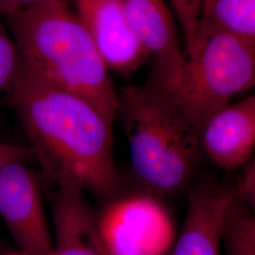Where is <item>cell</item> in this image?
Segmentation results:
<instances>
[{
	"mask_svg": "<svg viewBox=\"0 0 255 255\" xmlns=\"http://www.w3.org/2000/svg\"><path fill=\"white\" fill-rule=\"evenodd\" d=\"M53 255V253H52V254H51V255Z\"/></svg>",
	"mask_w": 255,
	"mask_h": 255,
	"instance_id": "obj_23",
	"label": "cell"
},
{
	"mask_svg": "<svg viewBox=\"0 0 255 255\" xmlns=\"http://www.w3.org/2000/svg\"><path fill=\"white\" fill-rule=\"evenodd\" d=\"M7 92L32 155L51 182L98 196L116 189L113 125L93 103L47 81L21 59Z\"/></svg>",
	"mask_w": 255,
	"mask_h": 255,
	"instance_id": "obj_1",
	"label": "cell"
},
{
	"mask_svg": "<svg viewBox=\"0 0 255 255\" xmlns=\"http://www.w3.org/2000/svg\"><path fill=\"white\" fill-rule=\"evenodd\" d=\"M1 247H2V245H1V243H0V250H1Z\"/></svg>",
	"mask_w": 255,
	"mask_h": 255,
	"instance_id": "obj_22",
	"label": "cell"
},
{
	"mask_svg": "<svg viewBox=\"0 0 255 255\" xmlns=\"http://www.w3.org/2000/svg\"><path fill=\"white\" fill-rule=\"evenodd\" d=\"M182 34L184 53L195 45L203 18L202 0H165Z\"/></svg>",
	"mask_w": 255,
	"mask_h": 255,
	"instance_id": "obj_14",
	"label": "cell"
},
{
	"mask_svg": "<svg viewBox=\"0 0 255 255\" xmlns=\"http://www.w3.org/2000/svg\"><path fill=\"white\" fill-rule=\"evenodd\" d=\"M3 255H25L24 254H22V253H8V254H4Z\"/></svg>",
	"mask_w": 255,
	"mask_h": 255,
	"instance_id": "obj_21",
	"label": "cell"
},
{
	"mask_svg": "<svg viewBox=\"0 0 255 255\" xmlns=\"http://www.w3.org/2000/svg\"><path fill=\"white\" fill-rule=\"evenodd\" d=\"M30 157H33V155L29 147L0 142V174L10 163L15 161H26Z\"/></svg>",
	"mask_w": 255,
	"mask_h": 255,
	"instance_id": "obj_16",
	"label": "cell"
},
{
	"mask_svg": "<svg viewBox=\"0 0 255 255\" xmlns=\"http://www.w3.org/2000/svg\"><path fill=\"white\" fill-rule=\"evenodd\" d=\"M217 1H218V0H202L203 18L208 15V13H209L210 10L212 9V7L214 6V4H215Z\"/></svg>",
	"mask_w": 255,
	"mask_h": 255,
	"instance_id": "obj_20",
	"label": "cell"
},
{
	"mask_svg": "<svg viewBox=\"0 0 255 255\" xmlns=\"http://www.w3.org/2000/svg\"><path fill=\"white\" fill-rule=\"evenodd\" d=\"M72 2L110 72L127 77L150 59L129 23L124 0Z\"/></svg>",
	"mask_w": 255,
	"mask_h": 255,
	"instance_id": "obj_7",
	"label": "cell"
},
{
	"mask_svg": "<svg viewBox=\"0 0 255 255\" xmlns=\"http://www.w3.org/2000/svg\"><path fill=\"white\" fill-rule=\"evenodd\" d=\"M237 186L211 180L188 192L182 227L167 255H224L223 241Z\"/></svg>",
	"mask_w": 255,
	"mask_h": 255,
	"instance_id": "obj_8",
	"label": "cell"
},
{
	"mask_svg": "<svg viewBox=\"0 0 255 255\" xmlns=\"http://www.w3.org/2000/svg\"><path fill=\"white\" fill-rule=\"evenodd\" d=\"M26 161L8 164L0 174V218L25 255H49L53 238L36 177Z\"/></svg>",
	"mask_w": 255,
	"mask_h": 255,
	"instance_id": "obj_6",
	"label": "cell"
},
{
	"mask_svg": "<svg viewBox=\"0 0 255 255\" xmlns=\"http://www.w3.org/2000/svg\"><path fill=\"white\" fill-rule=\"evenodd\" d=\"M19 62L16 45L0 24V93L8 91L18 69Z\"/></svg>",
	"mask_w": 255,
	"mask_h": 255,
	"instance_id": "obj_15",
	"label": "cell"
},
{
	"mask_svg": "<svg viewBox=\"0 0 255 255\" xmlns=\"http://www.w3.org/2000/svg\"><path fill=\"white\" fill-rule=\"evenodd\" d=\"M255 186V153L251 159V161L246 164L244 174L237 184V188L244 189Z\"/></svg>",
	"mask_w": 255,
	"mask_h": 255,
	"instance_id": "obj_18",
	"label": "cell"
},
{
	"mask_svg": "<svg viewBox=\"0 0 255 255\" xmlns=\"http://www.w3.org/2000/svg\"><path fill=\"white\" fill-rule=\"evenodd\" d=\"M204 18L231 32L255 40V0H218Z\"/></svg>",
	"mask_w": 255,
	"mask_h": 255,
	"instance_id": "obj_13",
	"label": "cell"
},
{
	"mask_svg": "<svg viewBox=\"0 0 255 255\" xmlns=\"http://www.w3.org/2000/svg\"><path fill=\"white\" fill-rule=\"evenodd\" d=\"M97 219L110 255H167L178 235L164 198L142 188L111 201Z\"/></svg>",
	"mask_w": 255,
	"mask_h": 255,
	"instance_id": "obj_5",
	"label": "cell"
},
{
	"mask_svg": "<svg viewBox=\"0 0 255 255\" xmlns=\"http://www.w3.org/2000/svg\"><path fill=\"white\" fill-rule=\"evenodd\" d=\"M224 255H255V221L239 197L229 214L223 241Z\"/></svg>",
	"mask_w": 255,
	"mask_h": 255,
	"instance_id": "obj_12",
	"label": "cell"
},
{
	"mask_svg": "<svg viewBox=\"0 0 255 255\" xmlns=\"http://www.w3.org/2000/svg\"><path fill=\"white\" fill-rule=\"evenodd\" d=\"M203 156L224 170L245 167L255 153V95L231 103L201 128Z\"/></svg>",
	"mask_w": 255,
	"mask_h": 255,
	"instance_id": "obj_10",
	"label": "cell"
},
{
	"mask_svg": "<svg viewBox=\"0 0 255 255\" xmlns=\"http://www.w3.org/2000/svg\"><path fill=\"white\" fill-rule=\"evenodd\" d=\"M42 0H0V12L7 17L27 9Z\"/></svg>",
	"mask_w": 255,
	"mask_h": 255,
	"instance_id": "obj_17",
	"label": "cell"
},
{
	"mask_svg": "<svg viewBox=\"0 0 255 255\" xmlns=\"http://www.w3.org/2000/svg\"><path fill=\"white\" fill-rule=\"evenodd\" d=\"M118 116L140 187L164 199L189 192L204 156L201 130L182 110L146 82L119 93Z\"/></svg>",
	"mask_w": 255,
	"mask_h": 255,
	"instance_id": "obj_2",
	"label": "cell"
},
{
	"mask_svg": "<svg viewBox=\"0 0 255 255\" xmlns=\"http://www.w3.org/2000/svg\"><path fill=\"white\" fill-rule=\"evenodd\" d=\"M20 59L47 81L93 103L113 125L119 110L110 71L64 0H42L7 17Z\"/></svg>",
	"mask_w": 255,
	"mask_h": 255,
	"instance_id": "obj_3",
	"label": "cell"
},
{
	"mask_svg": "<svg viewBox=\"0 0 255 255\" xmlns=\"http://www.w3.org/2000/svg\"><path fill=\"white\" fill-rule=\"evenodd\" d=\"M53 255H110L84 191L72 184L56 186L52 200Z\"/></svg>",
	"mask_w": 255,
	"mask_h": 255,
	"instance_id": "obj_11",
	"label": "cell"
},
{
	"mask_svg": "<svg viewBox=\"0 0 255 255\" xmlns=\"http://www.w3.org/2000/svg\"><path fill=\"white\" fill-rule=\"evenodd\" d=\"M128 17L153 68L146 83L162 88L173 80L184 62L179 27L165 0H124Z\"/></svg>",
	"mask_w": 255,
	"mask_h": 255,
	"instance_id": "obj_9",
	"label": "cell"
},
{
	"mask_svg": "<svg viewBox=\"0 0 255 255\" xmlns=\"http://www.w3.org/2000/svg\"><path fill=\"white\" fill-rule=\"evenodd\" d=\"M255 85V40L202 18L182 68L171 82L156 89L173 101L201 130L215 114Z\"/></svg>",
	"mask_w": 255,
	"mask_h": 255,
	"instance_id": "obj_4",
	"label": "cell"
},
{
	"mask_svg": "<svg viewBox=\"0 0 255 255\" xmlns=\"http://www.w3.org/2000/svg\"><path fill=\"white\" fill-rule=\"evenodd\" d=\"M237 189L239 197L245 202L248 209L255 221V186L244 189H239L237 187Z\"/></svg>",
	"mask_w": 255,
	"mask_h": 255,
	"instance_id": "obj_19",
	"label": "cell"
}]
</instances>
